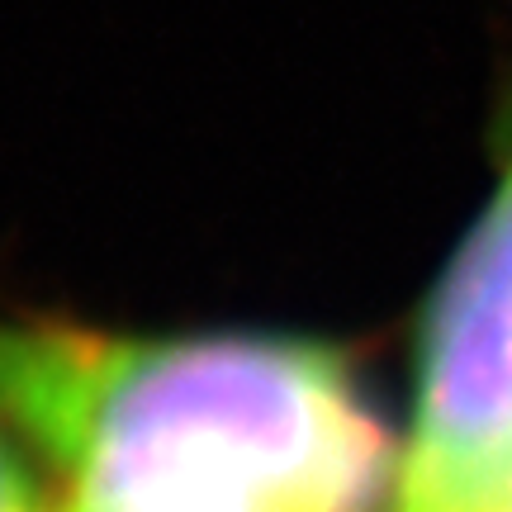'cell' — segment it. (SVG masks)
Here are the masks:
<instances>
[{"label":"cell","mask_w":512,"mask_h":512,"mask_svg":"<svg viewBox=\"0 0 512 512\" xmlns=\"http://www.w3.org/2000/svg\"><path fill=\"white\" fill-rule=\"evenodd\" d=\"M0 408L67 512H380L403 470L351 361L309 337L5 318Z\"/></svg>","instance_id":"cell-1"},{"label":"cell","mask_w":512,"mask_h":512,"mask_svg":"<svg viewBox=\"0 0 512 512\" xmlns=\"http://www.w3.org/2000/svg\"><path fill=\"white\" fill-rule=\"evenodd\" d=\"M394 503L512 512V157L422 318Z\"/></svg>","instance_id":"cell-2"},{"label":"cell","mask_w":512,"mask_h":512,"mask_svg":"<svg viewBox=\"0 0 512 512\" xmlns=\"http://www.w3.org/2000/svg\"><path fill=\"white\" fill-rule=\"evenodd\" d=\"M29 456H34L29 441L19 437L10 413L0 408V512H53L38 498L34 460Z\"/></svg>","instance_id":"cell-3"},{"label":"cell","mask_w":512,"mask_h":512,"mask_svg":"<svg viewBox=\"0 0 512 512\" xmlns=\"http://www.w3.org/2000/svg\"><path fill=\"white\" fill-rule=\"evenodd\" d=\"M394 512H408V508H399V503H394Z\"/></svg>","instance_id":"cell-4"},{"label":"cell","mask_w":512,"mask_h":512,"mask_svg":"<svg viewBox=\"0 0 512 512\" xmlns=\"http://www.w3.org/2000/svg\"><path fill=\"white\" fill-rule=\"evenodd\" d=\"M57 512H67V508H57Z\"/></svg>","instance_id":"cell-5"}]
</instances>
